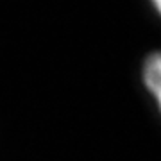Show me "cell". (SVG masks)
Masks as SVG:
<instances>
[{
  "mask_svg": "<svg viewBox=\"0 0 161 161\" xmlns=\"http://www.w3.org/2000/svg\"><path fill=\"white\" fill-rule=\"evenodd\" d=\"M143 79L149 90L154 93L161 104V54H152L145 61Z\"/></svg>",
  "mask_w": 161,
  "mask_h": 161,
  "instance_id": "6da1fadb",
  "label": "cell"
},
{
  "mask_svg": "<svg viewBox=\"0 0 161 161\" xmlns=\"http://www.w3.org/2000/svg\"><path fill=\"white\" fill-rule=\"evenodd\" d=\"M152 2L156 4V7H158V11L161 13V0H152Z\"/></svg>",
  "mask_w": 161,
  "mask_h": 161,
  "instance_id": "7a4b0ae2",
  "label": "cell"
}]
</instances>
